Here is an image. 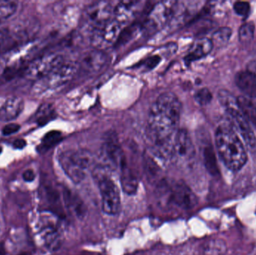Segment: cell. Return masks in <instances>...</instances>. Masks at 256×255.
<instances>
[{"label":"cell","instance_id":"1","mask_svg":"<svg viewBox=\"0 0 256 255\" xmlns=\"http://www.w3.org/2000/svg\"><path fill=\"white\" fill-rule=\"evenodd\" d=\"M182 103L174 93L161 94L150 106L147 135L152 144L150 152L160 160L172 159L173 144L178 129Z\"/></svg>","mask_w":256,"mask_h":255},{"label":"cell","instance_id":"2","mask_svg":"<svg viewBox=\"0 0 256 255\" xmlns=\"http://www.w3.org/2000/svg\"><path fill=\"white\" fill-rule=\"evenodd\" d=\"M155 197L158 205L166 210L186 211L198 203L195 193L186 184L166 178H162L156 184Z\"/></svg>","mask_w":256,"mask_h":255},{"label":"cell","instance_id":"3","mask_svg":"<svg viewBox=\"0 0 256 255\" xmlns=\"http://www.w3.org/2000/svg\"><path fill=\"white\" fill-rule=\"evenodd\" d=\"M216 151L225 166L239 171L248 161L246 150L236 132L230 126L220 125L215 133Z\"/></svg>","mask_w":256,"mask_h":255},{"label":"cell","instance_id":"4","mask_svg":"<svg viewBox=\"0 0 256 255\" xmlns=\"http://www.w3.org/2000/svg\"><path fill=\"white\" fill-rule=\"evenodd\" d=\"M112 168L106 165L97 166L93 169V175L98 184L102 198V210L110 216H116L121 211L120 190L111 178Z\"/></svg>","mask_w":256,"mask_h":255},{"label":"cell","instance_id":"5","mask_svg":"<svg viewBox=\"0 0 256 255\" xmlns=\"http://www.w3.org/2000/svg\"><path fill=\"white\" fill-rule=\"evenodd\" d=\"M58 162L68 178L78 184L85 180L92 169L94 158L88 150L72 149L62 152L58 156Z\"/></svg>","mask_w":256,"mask_h":255},{"label":"cell","instance_id":"6","mask_svg":"<svg viewBox=\"0 0 256 255\" xmlns=\"http://www.w3.org/2000/svg\"><path fill=\"white\" fill-rule=\"evenodd\" d=\"M218 99L220 103L225 109L226 113L234 130L240 133V136L243 138L244 141L248 146L250 148L255 147V133L252 131L249 121L245 118L244 115L240 110L238 102V97L236 98L227 90H220L218 93Z\"/></svg>","mask_w":256,"mask_h":255},{"label":"cell","instance_id":"7","mask_svg":"<svg viewBox=\"0 0 256 255\" xmlns=\"http://www.w3.org/2000/svg\"><path fill=\"white\" fill-rule=\"evenodd\" d=\"M114 7L110 1H96L90 4L82 15L81 28L92 34L100 25L114 17Z\"/></svg>","mask_w":256,"mask_h":255},{"label":"cell","instance_id":"8","mask_svg":"<svg viewBox=\"0 0 256 255\" xmlns=\"http://www.w3.org/2000/svg\"><path fill=\"white\" fill-rule=\"evenodd\" d=\"M79 71L78 62L64 61L61 65L51 72L43 79L36 82L34 91H44L48 89L58 88L70 82L78 72Z\"/></svg>","mask_w":256,"mask_h":255},{"label":"cell","instance_id":"9","mask_svg":"<svg viewBox=\"0 0 256 255\" xmlns=\"http://www.w3.org/2000/svg\"><path fill=\"white\" fill-rule=\"evenodd\" d=\"M178 1H164L155 4L148 13L146 19L142 23L141 29L152 34L168 24L174 13Z\"/></svg>","mask_w":256,"mask_h":255},{"label":"cell","instance_id":"10","mask_svg":"<svg viewBox=\"0 0 256 255\" xmlns=\"http://www.w3.org/2000/svg\"><path fill=\"white\" fill-rule=\"evenodd\" d=\"M64 61L61 54L50 53L42 55L28 64L24 70V75L28 79L37 82L54 71Z\"/></svg>","mask_w":256,"mask_h":255},{"label":"cell","instance_id":"11","mask_svg":"<svg viewBox=\"0 0 256 255\" xmlns=\"http://www.w3.org/2000/svg\"><path fill=\"white\" fill-rule=\"evenodd\" d=\"M124 27L114 17L97 28L91 35L94 49L104 50L116 43Z\"/></svg>","mask_w":256,"mask_h":255},{"label":"cell","instance_id":"12","mask_svg":"<svg viewBox=\"0 0 256 255\" xmlns=\"http://www.w3.org/2000/svg\"><path fill=\"white\" fill-rule=\"evenodd\" d=\"M38 230L46 248L56 251L61 247L62 235L56 219H54L50 216L42 217Z\"/></svg>","mask_w":256,"mask_h":255},{"label":"cell","instance_id":"13","mask_svg":"<svg viewBox=\"0 0 256 255\" xmlns=\"http://www.w3.org/2000/svg\"><path fill=\"white\" fill-rule=\"evenodd\" d=\"M195 147L188 130L179 129L173 144L172 159L182 165L188 164L195 157Z\"/></svg>","mask_w":256,"mask_h":255},{"label":"cell","instance_id":"14","mask_svg":"<svg viewBox=\"0 0 256 255\" xmlns=\"http://www.w3.org/2000/svg\"><path fill=\"white\" fill-rule=\"evenodd\" d=\"M202 1H180L177 2L172 16L168 22L170 29L176 30L189 22L202 7Z\"/></svg>","mask_w":256,"mask_h":255},{"label":"cell","instance_id":"15","mask_svg":"<svg viewBox=\"0 0 256 255\" xmlns=\"http://www.w3.org/2000/svg\"><path fill=\"white\" fill-rule=\"evenodd\" d=\"M108 57L104 51L93 49L84 54L79 64V70L86 74L98 73L106 65Z\"/></svg>","mask_w":256,"mask_h":255},{"label":"cell","instance_id":"16","mask_svg":"<svg viewBox=\"0 0 256 255\" xmlns=\"http://www.w3.org/2000/svg\"><path fill=\"white\" fill-rule=\"evenodd\" d=\"M104 153L106 163L105 165L112 168L121 169L124 165L126 164L123 156L122 151L120 148L116 136L114 134H110L106 137L104 145Z\"/></svg>","mask_w":256,"mask_h":255},{"label":"cell","instance_id":"17","mask_svg":"<svg viewBox=\"0 0 256 255\" xmlns=\"http://www.w3.org/2000/svg\"><path fill=\"white\" fill-rule=\"evenodd\" d=\"M141 4V1H120L114 7V19L123 27L127 26L140 11Z\"/></svg>","mask_w":256,"mask_h":255},{"label":"cell","instance_id":"18","mask_svg":"<svg viewBox=\"0 0 256 255\" xmlns=\"http://www.w3.org/2000/svg\"><path fill=\"white\" fill-rule=\"evenodd\" d=\"M234 82L244 97L250 99L256 97V72L251 70L238 72Z\"/></svg>","mask_w":256,"mask_h":255},{"label":"cell","instance_id":"19","mask_svg":"<svg viewBox=\"0 0 256 255\" xmlns=\"http://www.w3.org/2000/svg\"><path fill=\"white\" fill-rule=\"evenodd\" d=\"M213 48L214 44L212 39L208 37H201L197 39L192 43V46L184 57V61L190 64L192 61L201 59L208 55Z\"/></svg>","mask_w":256,"mask_h":255},{"label":"cell","instance_id":"20","mask_svg":"<svg viewBox=\"0 0 256 255\" xmlns=\"http://www.w3.org/2000/svg\"><path fill=\"white\" fill-rule=\"evenodd\" d=\"M24 107V101L18 97L8 99L0 108V121H10L19 116Z\"/></svg>","mask_w":256,"mask_h":255},{"label":"cell","instance_id":"21","mask_svg":"<svg viewBox=\"0 0 256 255\" xmlns=\"http://www.w3.org/2000/svg\"><path fill=\"white\" fill-rule=\"evenodd\" d=\"M120 169H121L120 181H121L123 191L129 196L135 194L138 187V181L136 177L128 167L127 164L123 166Z\"/></svg>","mask_w":256,"mask_h":255},{"label":"cell","instance_id":"22","mask_svg":"<svg viewBox=\"0 0 256 255\" xmlns=\"http://www.w3.org/2000/svg\"><path fill=\"white\" fill-rule=\"evenodd\" d=\"M143 169L144 174L147 177L148 181L150 183L156 184L160 181L161 170L158 163L155 161L153 157H150L148 154H146L143 157Z\"/></svg>","mask_w":256,"mask_h":255},{"label":"cell","instance_id":"23","mask_svg":"<svg viewBox=\"0 0 256 255\" xmlns=\"http://www.w3.org/2000/svg\"><path fill=\"white\" fill-rule=\"evenodd\" d=\"M46 201L51 211L57 217H64V210H63L62 203L61 197L57 190L52 187H48L45 188Z\"/></svg>","mask_w":256,"mask_h":255},{"label":"cell","instance_id":"24","mask_svg":"<svg viewBox=\"0 0 256 255\" xmlns=\"http://www.w3.org/2000/svg\"><path fill=\"white\" fill-rule=\"evenodd\" d=\"M239 106L240 110L244 115L245 118L249 121L250 124H252L256 129V106L251 101L248 97L242 96L238 97Z\"/></svg>","mask_w":256,"mask_h":255},{"label":"cell","instance_id":"25","mask_svg":"<svg viewBox=\"0 0 256 255\" xmlns=\"http://www.w3.org/2000/svg\"><path fill=\"white\" fill-rule=\"evenodd\" d=\"M202 155L204 166H206L208 172L212 175H216L219 174V169H218L214 150L210 144L204 146Z\"/></svg>","mask_w":256,"mask_h":255},{"label":"cell","instance_id":"26","mask_svg":"<svg viewBox=\"0 0 256 255\" xmlns=\"http://www.w3.org/2000/svg\"><path fill=\"white\" fill-rule=\"evenodd\" d=\"M226 245L220 239H212L206 242L201 249L202 255H224Z\"/></svg>","mask_w":256,"mask_h":255},{"label":"cell","instance_id":"27","mask_svg":"<svg viewBox=\"0 0 256 255\" xmlns=\"http://www.w3.org/2000/svg\"><path fill=\"white\" fill-rule=\"evenodd\" d=\"M56 116L55 110L50 104L45 103L40 106L36 113V122L38 125L44 126L48 124Z\"/></svg>","mask_w":256,"mask_h":255},{"label":"cell","instance_id":"28","mask_svg":"<svg viewBox=\"0 0 256 255\" xmlns=\"http://www.w3.org/2000/svg\"><path fill=\"white\" fill-rule=\"evenodd\" d=\"M232 34V31L230 27L224 26L218 28L212 36V40L213 42L214 46V45L222 46L226 44L231 38Z\"/></svg>","mask_w":256,"mask_h":255},{"label":"cell","instance_id":"29","mask_svg":"<svg viewBox=\"0 0 256 255\" xmlns=\"http://www.w3.org/2000/svg\"><path fill=\"white\" fill-rule=\"evenodd\" d=\"M62 133L58 131H50L46 133L42 139V145L39 148V151H48L50 148L55 146L57 143L61 141Z\"/></svg>","mask_w":256,"mask_h":255},{"label":"cell","instance_id":"30","mask_svg":"<svg viewBox=\"0 0 256 255\" xmlns=\"http://www.w3.org/2000/svg\"><path fill=\"white\" fill-rule=\"evenodd\" d=\"M255 32V24L248 22L243 24L239 29V40L242 43H248L252 41Z\"/></svg>","mask_w":256,"mask_h":255},{"label":"cell","instance_id":"31","mask_svg":"<svg viewBox=\"0 0 256 255\" xmlns=\"http://www.w3.org/2000/svg\"><path fill=\"white\" fill-rule=\"evenodd\" d=\"M212 94L210 90L206 88H201L196 92L194 99L198 104L201 106H206L212 100Z\"/></svg>","mask_w":256,"mask_h":255},{"label":"cell","instance_id":"32","mask_svg":"<svg viewBox=\"0 0 256 255\" xmlns=\"http://www.w3.org/2000/svg\"><path fill=\"white\" fill-rule=\"evenodd\" d=\"M16 9V4L12 1H0V21L12 16Z\"/></svg>","mask_w":256,"mask_h":255},{"label":"cell","instance_id":"33","mask_svg":"<svg viewBox=\"0 0 256 255\" xmlns=\"http://www.w3.org/2000/svg\"><path fill=\"white\" fill-rule=\"evenodd\" d=\"M160 61L161 57L159 55H153L146 58L141 64H140L138 67L146 69V70H152V69L154 68L160 62Z\"/></svg>","mask_w":256,"mask_h":255},{"label":"cell","instance_id":"34","mask_svg":"<svg viewBox=\"0 0 256 255\" xmlns=\"http://www.w3.org/2000/svg\"><path fill=\"white\" fill-rule=\"evenodd\" d=\"M234 10L239 16H245L249 14L250 4L248 1H237L234 3Z\"/></svg>","mask_w":256,"mask_h":255},{"label":"cell","instance_id":"35","mask_svg":"<svg viewBox=\"0 0 256 255\" xmlns=\"http://www.w3.org/2000/svg\"><path fill=\"white\" fill-rule=\"evenodd\" d=\"M20 127L16 124H10L6 125L4 128L2 129V134L4 136H9V135L14 134L16 133V132L19 131Z\"/></svg>","mask_w":256,"mask_h":255},{"label":"cell","instance_id":"36","mask_svg":"<svg viewBox=\"0 0 256 255\" xmlns=\"http://www.w3.org/2000/svg\"><path fill=\"white\" fill-rule=\"evenodd\" d=\"M34 178H36V175H34V172L31 170V169L25 171L24 174H22V178L26 182H32V181H34Z\"/></svg>","mask_w":256,"mask_h":255},{"label":"cell","instance_id":"37","mask_svg":"<svg viewBox=\"0 0 256 255\" xmlns=\"http://www.w3.org/2000/svg\"><path fill=\"white\" fill-rule=\"evenodd\" d=\"M26 145V142L22 139H16L13 143L14 148L16 149H22L25 148Z\"/></svg>","mask_w":256,"mask_h":255},{"label":"cell","instance_id":"38","mask_svg":"<svg viewBox=\"0 0 256 255\" xmlns=\"http://www.w3.org/2000/svg\"><path fill=\"white\" fill-rule=\"evenodd\" d=\"M6 249L2 244H0V255H6Z\"/></svg>","mask_w":256,"mask_h":255},{"label":"cell","instance_id":"39","mask_svg":"<svg viewBox=\"0 0 256 255\" xmlns=\"http://www.w3.org/2000/svg\"><path fill=\"white\" fill-rule=\"evenodd\" d=\"M2 152V148L1 145H0V154H1Z\"/></svg>","mask_w":256,"mask_h":255},{"label":"cell","instance_id":"40","mask_svg":"<svg viewBox=\"0 0 256 255\" xmlns=\"http://www.w3.org/2000/svg\"><path fill=\"white\" fill-rule=\"evenodd\" d=\"M144 255L140 254V253H138V254H134V255Z\"/></svg>","mask_w":256,"mask_h":255},{"label":"cell","instance_id":"41","mask_svg":"<svg viewBox=\"0 0 256 255\" xmlns=\"http://www.w3.org/2000/svg\"><path fill=\"white\" fill-rule=\"evenodd\" d=\"M20 255H27L26 254H20Z\"/></svg>","mask_w":256,"mask_h":255}]
</instances>
